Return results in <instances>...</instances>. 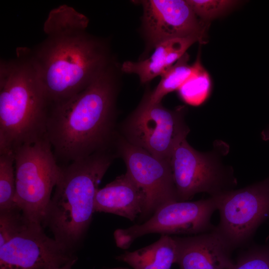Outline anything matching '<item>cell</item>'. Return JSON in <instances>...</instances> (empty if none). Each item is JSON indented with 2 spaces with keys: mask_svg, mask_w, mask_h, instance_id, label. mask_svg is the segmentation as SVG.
<instances>
[{
  "mask_svg": "<svg viewBox=\"0 0 269 269\" xmlns=\"http://www.w3.org/2000/svg\"><path fill=\"white\" fill-rule=\"evenodd\" d=\"M200 43L196 37L176 38L160 43L147 58L137 62H124L121 70L127 74L137 75L141 84H145L161 76L173 65L194 43Z\"/></svg>",
  "mask_w": 269,
  "mask_h": 269,
  "instance_id": "9a60e30c",
  "label": "cell"
},
{
  "mask_svg": "<svg viewBox=\"0 0 269 269\" xmlns=\"http://www.w3.org/2000/svg\"><path fill=\"white\" fill-rule=\"evenodd\" d=\"M185 113L184 107L170 110L161 102L150 104L142 99L123 122L121 133L117 132L131 143L158 158L170 160L176 145L190 131Z\"/></svg>",
  "mask_w": 269,
  "mask_h": 269,
  "instance_id": "8992f818",
  "label": "cell"
},
{
  "mask_svg": "<svg viewBox=\"0 0 269 269\" xmlns=\"http://www.w3.org/2000/svg\"><path fill=\"white\" fill-rule=\"evenodd\" d=\"M197 17L210 25L213 20L236 8L240 1L234 0H187Z\"/></svg>",
  "mask_w": 269,
  "mask_h": 269,
  "instance_id": "ffe728a7",
  "label": "cell"
},
{
  "mask_svg": "<svg viewBox=\"0 0 269 269\" xmlns=\"http://www.w3.org/2000/svg\"><path fill=\"white\" fill-rule=\"evenodd\" d=\"M89 20L73 7L52 9L46 37L28 52L50 105L85 89L113 61L106 42L86 31Z\"/></svg>",
  "mask_w": 269,
  "mask_h": 269,
  "instance_id": "6da1fadb",
  "label": "cell"
},
{
  "mask_svg": "<svg viewBox=\"0 0 269 269\" xmlns=\"http://www.w3.org/2000/svg\"><path fill=\"white\" fill-rule=\"evenodd\" d=\"M189 59V55L186 53L160 76L156 88L146 93L142 99L150 104L161 103L166 95L178 90L193 71V64H188Z\"/></svg>",
  "mask_w": 269,
  "mask_h": 269,
  "instance_id": "e0dca14e",
  "label": "cell"
},
{
  "mask_svg": "<svg viewBox=\"0 0 269 269\" xmlns=\"http://www.w3.org/2000/svg\"><path fill=\"white\" fill-rule=\"evenodd\" d=\"M263 134V137L264 139H265L266 140L269 139V128L267 130L265 131Z\"/></svg>",
  "mask_w": 269,
  "mask_h": 269,
  "instance_id": "cb8c5ba5",
  "label": "cell"
},
{
  "mask_svg": "<svg viewBox=\"0 0 269 269\" xmlns=\"http://www.w3.org/2000/svg\"><path fill=\"white\" fill-rule=\"evenodd\" d=\"M178 201H186L205 192L215 197L234 189L237 181L215 152L194 149L186 138L174 148L170 159Z\"/></svg>",
  "mask_w": 269,
  "mask_h": 269,
  "instance_id": "ba28073f",
  "label": "cell"
},
{
  "mask_svg": "<svg viewBox=\"0 0 269 269\" xmlns=\"http://www.w3.org/2000/svg\"><path fill=\"white\" fill-rule=\"evenodd\" d=\"M77 260V257H75L72 260H71L70 261H69L68 263H67L64 265L56 268L52 269H72V266L74 265V264L76 263V262Z\"/></svg>",
  "mask_w": 269,
  "mask_h": 269,
  "instance_id": "603a6c76",
  "label": "cell"
},
{
  "mask_svg": "<svg viewBox=\"0 0 269 269\" xmlns=\"http://www.w3.org/2000/svg\"><path fill=\"white\" fill-rule=\"evenodd\" d=\"M141 31L147 49L169 39L197 37L200 44L207 41L210 25L196 15L187 0H144Z\"/></svg>",
  "mask_w": 269,
  "mask_h": 269,
  "instance_id": "8fae6325",
  "label": "cell"
},
{
  "mask_svg": "<svg viewBox=\"0 0 269 269\" xmlns=\"http://www.w3.org/2000/svg\"><path fill=\"white\" fill-rule=\"evenodd\" d=\"M15 190L13 152L0 153V211L16 207Z\"/></svg>",
  "mask_w": 269,
  "mask_h": 269,
  "instance_id": "d6986e66",
  "label": "cell"
},
{
  "mask_svg": "<svg viewBox=\"0 0 269 269\" xmlns=\"http://www.w3.org/2000/svg\"><path fill=\"white\" fill-rule=\"evenodd\" d=\"M145 202L144 193L126 172L98 190L94 212L111 213L134 221L141 214Z\"/></svg>",
  "mask_w": 269,
  "mask_h": 269,
  "instance_id": "5bb4252c",
  "label": "cell"
},
{
  "mask_svg": "<svg viewBox=\"0 0 269 269\" xmlns=\"http://www.w3.org/2000/svg\"><path fill=\"white\" fill-rule=\"evenodd\" d=\"M193 64L192 74L177 91L184 102L198 106L208 98L211 90V80L208 72L202 65L200 50Z\"/></svg>",
  "mask_w": 269,
  "mask_h": 269,
  "instance_id": "ac0fdd59",
  "label": "cell"
},
{
  "mask_svg": "<svg viewBox=\"0 0 269 269\" xmlns=\"http://www.w3.org/2000/svg\"><path fill=\"white\" fill-rule=\"evenodd\" d=\"M179 269H232L233 250L214 229L186 237H173Z\"/></svg>",
  "mask_w": 269,
  "mask_h": 269,
  "instance_id": "4fadbf2b",
  "label": "cell"
},
{
  "mask_svg": "<svg viewBox=\"0 0 269 269\" xmlns=\"http://www.w3.org/2000/svg\"><path fill=\"white\" fill-rule=\"evenodd\" d=\"M215 197L220 214L215 230L233 251L246 246L269 218V177Z\"/></svg>",
  "mask_w": 269,
  "mask_h": 269,
  "instance_id": "52a82bcc",
  "label": "cell"
},
{
  "mask_svg": "<svg viewBox=\"0 0 269 269\" xmlns=\"http://www.w3.org/2000/svg\"><path fill=\"white\" fill-rule=\"evenodd\" d=\"M176 247L173 237L161 235L155 242L133 251H126L117 259L133 269H171L176 262Z\"/></svg>",
  "mask_w": 269,
  "mask_h": 269,
  "instance_id": "2e32d148",
  "label": "cell"
},
{
  "mask_svg": "<svg viewBox=\"0 0 269 269\" xmlns=\"http://www.w3.org/2000/svg\"><path fill=\"white\" fill-rule=\"evenodd\" d=\"M113 148L124 161L127 173L143 192L145 205L141 221L161 206L178 201L170 160L158 158L127 141L117 132Z\"/></svg>",
  "mask_w": 269,
  "mask_h": 269,
  "instance_id": "30bf717a",
  "label": "cell"
},
{
  "mask_svg": "<svg viewBox=\"0 0 269 269\" xmlns=\"http://www.w3.org/2000/svg\"><path fill=\"white\" fill-rule=\"evenodd\" d=\"M232 269H269V246H252L241 252Z\"/></svg>",
  "mask_w": 269,
  "mask_h": 269,
  "instance_id": "44dd1931",
  "label": "cell"
},
{
  "mask_svg": "<svg viewBox=\"0 0 269 269\" xmlns=\"http://www.w3.org/2000/svg\"><path fill=\"white\" fill-rule=\"evenodd\" d=\"M16 207L25 219L42 224L62 167L53 151L47 135L13 151Z\"/></svg>",
  "mask_w": 269,
  "mask_h": 269,
  "instance_id": "5b68a950",
  "label": "cell"
},
{
  "mask_svg": "<svg viewBox=\"0 0 269 269\" xmlns=\"http://www.w3.org/2000/svg\"><path fill=\"white\" fill-rule=\"evenodd\" d=\"M113 62L85 89L50 105L46 135L58 160L72 161L113 149L118 93Z\"/></svg>",
  "mask_w": 269,
  "mask_h": 269,
  "instance_id": "7a4b0ae2",
  "label": "cell"
},
{
  "mask_svg": "<svg viewBox=\"0 0 269 269\" xmlns=\"http://www.w3.org/2000/svg\"><path fill=\"white\" fill-rule=\"evenodd\" d=\"M75 257L54 238L47 236L42 224L27 222L0 247V269H52Z\"/></svg>",
  "mask_w": 269,
  "mask_h": 269,
  "instance_id": "7c38bea8",
  "label": "cell"
},
{
  "mask_svg": "<svg viewBox=\"0 0 269 269\" xmlns=\"http://www.w3.org/2000/svg\"><path fill=\"white\" fill-rule=\"evenodd\" d=\"M50 107L28 48L0 62V153L46 135Z\"/></svg>",
  "mask_w": 269,
  "mask_h": 269,
  "instance_id": "3957f363",
  "label": "cell"
},
{
  "mask_svg": "<svg viewBox=\"0 0 269 269\" xmlns=\"http://www.w3.org/2000/svg\"><path fill=\"white\" fill-rule=\"evenodd\" d=\"M116 157L112 149L103 150L62 167L42 224L73 254L91 223L99 184Z\"/></svg>",
  "mask_w": 269,
  "mask_h": 269,
  "instance_id": "277c9868",
  "label": "cell"
},
{
  "mask_svg": "<svg viewBox=\"0 0 269 269\" xmlns=\"http://www.w3.org/2000/svg\"><path fill=\"white\" fill-rule=\"evenodd\" d=\"M27 222L16 207L0 211V247L17 234Z\"/></svg>",
  "mask_w": 269,
  "mask_h": 269,
  "instance_id": "7402d4cb",
  "label": "cell"
},
{
  "mask_svg": "<svg viewBox=\"0 0 269 269\" xmlns=\"http://www.w3.org/2000/svg\"><path fill=\"white\" fill-rule=\"evenodd\" d=\"M217 210L215 197L195 201H176L158 209L146 221L114 234L118 247L126 249L137 238L145 235H195L212 231L213 213Z\"/></svg>",
  "mask_w": 269,
  "mask_h": 269,
  "instance_id": "9c48e42d",
  "label": "cell"
}]
</instances>
